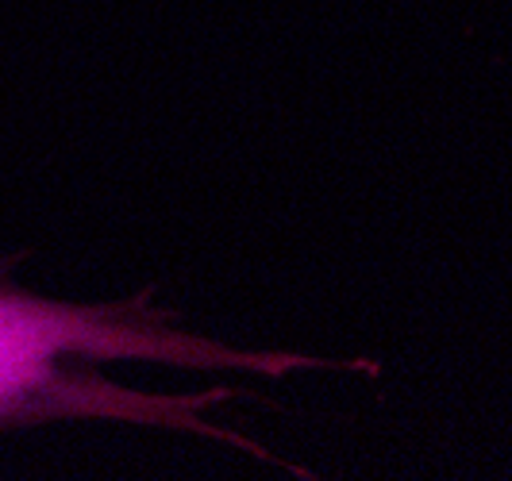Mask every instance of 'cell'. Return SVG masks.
<instances>
[{
	"instance_id": "1",
	"label": "cell",
	"mask_w": 512,
	"mask_h": 481,
	"mask_svg": "<svg viewBox=\"0 0 512 481\" xmlns=\"http://www.w3.org/2000/svg\"><path fill=\"white\" fill-rule=\"evenodd\" d=\"M170 312H147V297L128 304H58L0 289V424L54 420V416H104L158 428H185L235 443L255 458H270L243 435L205 424L197 412L235 397L220 385L189 397H158L116 389L85 362H170L189 370H255L282 378L289 370H366V362H328L293 351H235L170 324Z\"/></svg>"
}]
</instances>
